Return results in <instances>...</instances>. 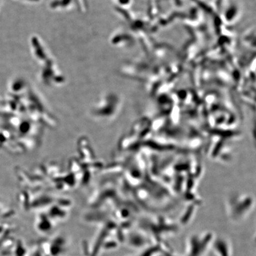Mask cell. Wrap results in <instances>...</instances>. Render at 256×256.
I'll return each instance as SVG.
<instances>
[{"mask_svg":"<svg viewBox=\"0 0 256 256\" xmlns=\"http://www.w3.org/2000/svg\"><path fill=\"white\" fill-rule=\"evenodd\" d=\"M210 249L216 256H232V254L231 243L222 236L214 238Z\"/></svg>","mask_w":256,"mask_h":256,"instance_id":"obj_3","label":"cell"},{"mask_svg":"<svg viewBox=\"0 0 256 256\" xmlns=\"http://www.w3.org/2000/svg\"><path fill=\"white\" fill-rule=\"evenodd\" d=\"M215 238L212 232L195 233L188 239L186 256H206Z\"/></svg>","mask_w":256,"mask_h":256,"instance_id":"obj_1","label":"cell"},{"mask_svg":"<svg viewBox=\"0 0 256 256\" xmlns=\"http://www.w3.org/2000/svg\"><path fill=\"white\" fill-rule=\"evenodd\" d=\"M130 240L131 246L140 250L145 248L152 244L150 242V240L146 234V232H134L130 236Z\"/></svg>","mask_w":256,"mask_h":256,"instance_id":"obj_4","label":"cell"},{"mask_svg":"<svg viewBox=\"0 0 256 256\" xmlns=\"http://www.w3.org/2000/svg\"><path fill=\"white\" fill-rule=\"evenodd\" d=\"M138 254L134 256H155L159 254V252H161L162 248L160 246L150 245L145 248L140 250Z\"/></svg>","mask_w":256,"mask_h":256,"instance_id":"obj_5","label":"cell"},{"mask_svg":"<svg viewBox=\"0 0 256 256\" xmlns=\"http://www.w3.org/2000/svg\"><path fill=\"white\" fill-rule=\"evenodd\" d=\"M64 242L60 238L44 241L38 245L36 256H60L64 251Z\"/></svg>","mask_w":256,"mask_h":256,"instance_id":"obj_2","label":"cell"}]
</instances>
